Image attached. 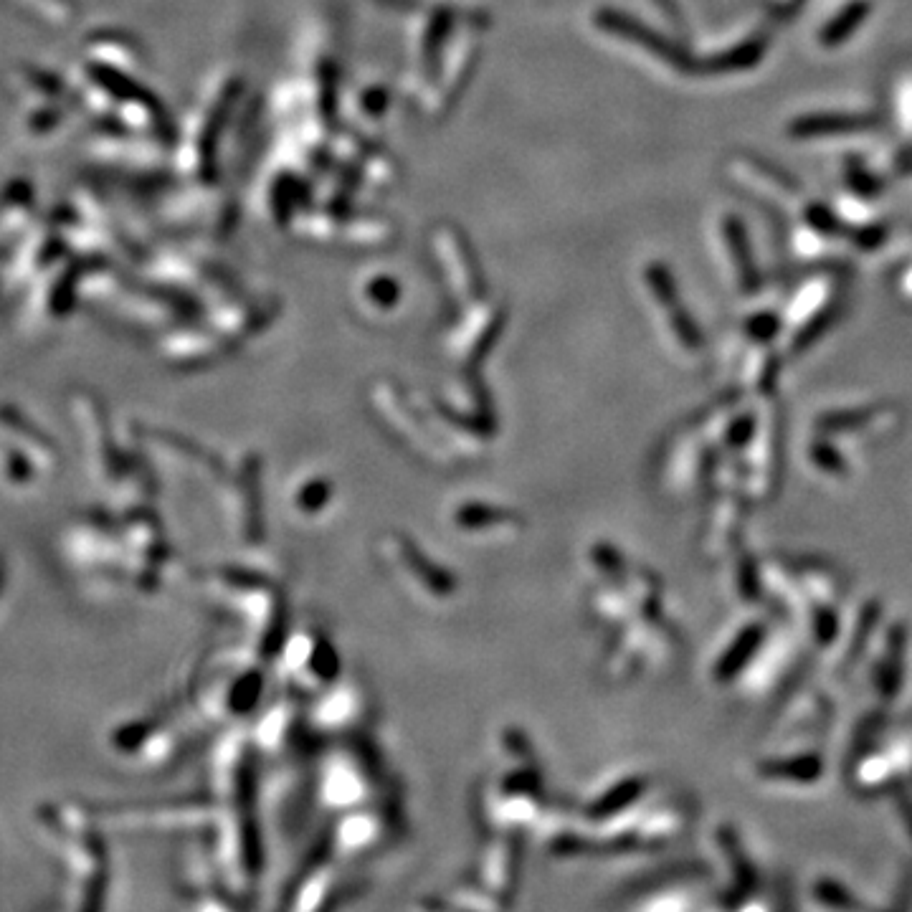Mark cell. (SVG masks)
<instances>
[{
	"instance_id": "3957f363",
	"label": "cell",
	"mask_w": 912,
	"mask_h": 912,
	"mask_svg": "<svg viewBox=\"0 0 912 912\" xmlns=\"http://www.w3.org/2000/svg\"><path fill=\"white\" fill-rule=\"evenodd\" d=\"M867 127L864 120H854V117H811L804 120L796 127L798 135H821V132H839V130H859Z\"/></svg>"
},
{
	"instance_id": "8992f818",
	"label": "cell",
	"mask_w": 912,
	"mask_h": 912,
	"mask_svg": "<svg viewBox=\"0 0 912 912\" xmlns=\"http://www.w3.org/2000/svg\"><path fill=\"white\" fill-rule=\"evenodd\" d=\"M811 456H814L816 459V464H819L821 469H826V472H844V462H842V456L836 454L834 449H831V446H826V444H816L814 449H811Z\"/></svg>"
},
{
	"instance_id": "277c9868",
	"label": "cell",
	"mask_w": 912,
	"mask_h": 912,
	"mask_svg": "<svg viewBox=\"0 0 912 912\" xmlns=\"http://www.w3.org/2000/svg\"><path fill=\"white\" fill-rule=\"evenodd\" d=\"M760 636H763L760 626H753V629L745 631V634L738 639V644H735L733 652L728 654V659L722 662V674L738 672V669L745 664V659L755 652V646L760 644Z\"/></svg>"
},
{
	"instance_id": "6da1fadb",
	"label": "cell",
	"mask_w": 912,
	"mask_h": 912,
	"mask_svg": "<svg viewBox=\"0 0 912 912\" xmlns=\"http://www.w3.org/2000/svg\"><path fill=\"white\" fill-rule=\"evenodd\" d=\"M821 760L816 755H804V758L796 760H786V763H778L773 766V776H783V778H793V781L801 783H814L821 778Z\"/></svg>"
},
{
	"instance_id": "7a4b0ae2",
	"label": "cell",
	"mask_w": 912,
	"mask_h": 912,
	"mask_svg": "<svg viewBox=\"0 0 912 912\" xmlns=\"http://www.w3.org/2000/svg\"><path fill=\"white\" fill-rule=\"evenodd\" d=\"M864 13H867V3H854V6H849L847 11L836 18V21H831V26L824 31V44H842L844 38L862 23Z\"/></svg>"
},
{
	"instance_id": "5b68a950",
	"label": "cell",
	"mask_w": 912,
	"mask_h": 912,
	"mask_svg": "<svg viewBox=\"0 0 912 912\" xmlns=\"http://www.w3.org/2000/svg\"><path fill=\"white\" fill-rule=\"evenodd\" d=\"M867 416H869V413H864V411H859V413H852V411L831 413V416H826L824 421H821V424H824V429H831V431H847V429H854V426L862 424V421Z\"/></svg>"
},
{
	"instance_id": "52a82bcc",
	"label": "cell",
	"mask_w": 912,
	"mask_h": 912,
	"mask_svg": "<svg viewBox=\"0 0 912 912\" xmlns=\"http://www.w3.org/2000/svg\"><path fill=\"white\" fill-rule=\"evenodd\" d=\"M836 636V619L831 614H826V611H821L819 614V639L821 641H829V639H834Z\"/></svg>"
}]
</instances>
